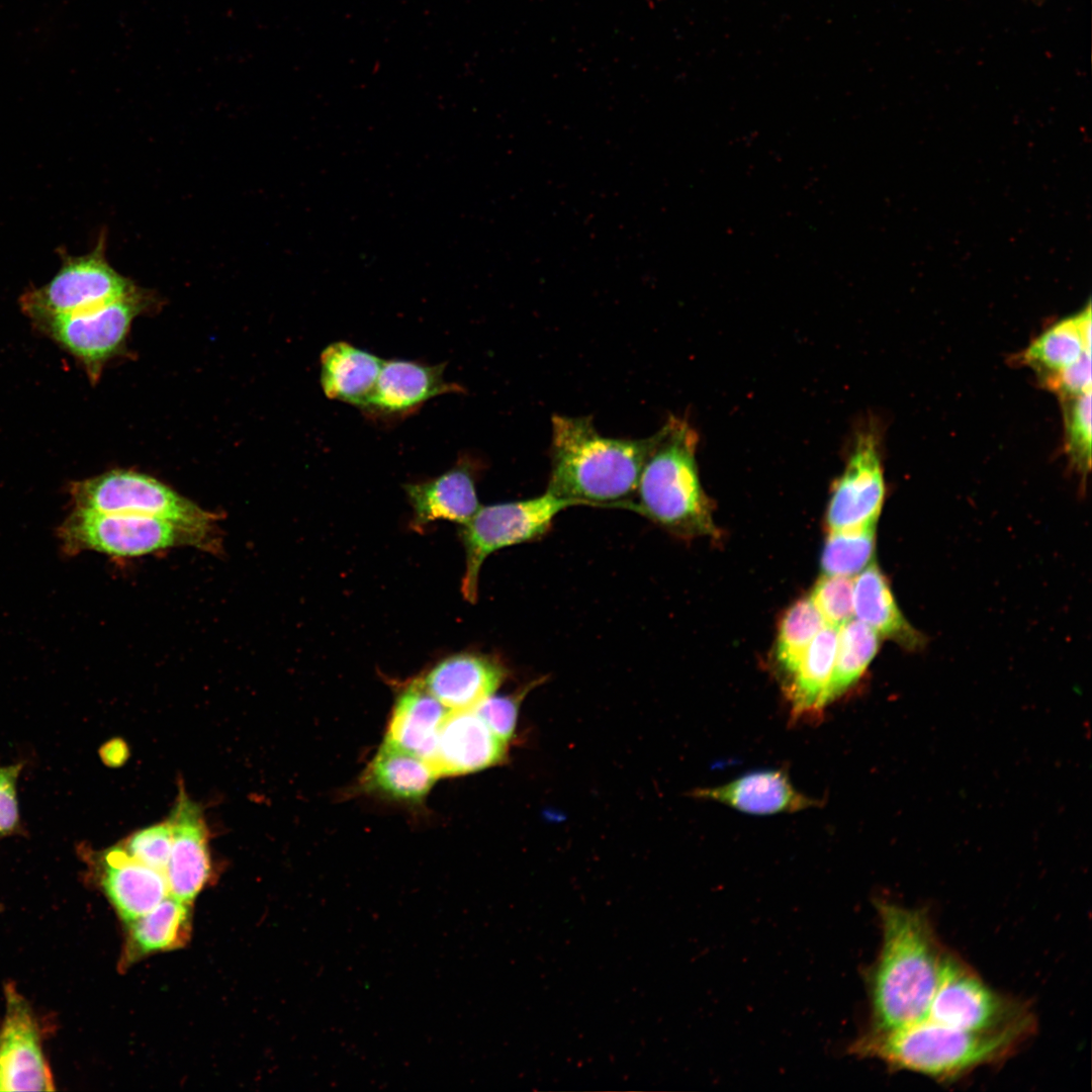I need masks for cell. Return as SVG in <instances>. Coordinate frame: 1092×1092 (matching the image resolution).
Returning <instances> with one entry per match:
<instances>
[{
	"label": "cell",
	"instance_id": "cell-15",
	"mask_svg": "<svg viewBox=\"0 0 1092 1092\" xmlns=\"http://www.w3.org/2000/svg\"><path fill=\"white\" fill-rule=\"evenodd\" d=\"M169 822L172 846L164 871L169 895L191 905L210 876L205 823L200 808L183 792Z\"/></svg>",
	"mask_w": 1092,
	"mask_h": 1092
},
{
	"label": "cell",
	"instance_id": "cell-24",
	"mask_svg": "<svg viewBox=\"0 0 1092 1092\" xmlns=\"http://www.w3.org/2000/svg\"><path fill=\"white\" fill-rule=\"evenodd\" d=\"M1090 304L1037 336L1018 356V362L1032 368L1038 379L1058 373L1091 351Z\"/></svg>",
	"mask_w": 1092,
	"mask_h": 1092
},
{
	"label": "cell",
	"instance_id": "cell-4",
	"mask_svg": "<svg viewBox=\"0 0 1092 1092\" xmlns=\"http://www.w3.org/2000/svg\"><path fill=\"white\" fill-rule=\"evenodd\" d=\"M650 439L635 513L680 538L714 535L711 502L696 460L698 433L688 421L670 416Z\"/></svg>",
	"mask_w": 1092,
	"mask_h": 1092
},
{
	"label": "cell",
	"instance_id": "cell-22",
	"mask_svg": "<svg viewBox=\"0 0 1092 1092\" xmlns=\"http://www.w3.org/2000/svg\"><path fill=\"white\" fill-rule=\"evenodd\" d=\"M383 361L344 341L330 344L321 355V383L326 396L362 408L374 389Z\"/></svg>",
	"mask_w": 1092,
	"mask_h": 1092
},
{
	"label": "cell",
	"instance_id": "cell-32",
	"mask_svg": "<svg viewBox=\"0 0 1092 1092\" xmlns=\"http://www.w3.org/2000/svg\"><path fill=\"white\" fill-rule=\"evenodd\" d=\"M542 681L543 678L535 679L509 695H491L473 710L499 739L509 744L515 736L519 709L523 700Z\"/></svg>",
	"mask_w": 1092,
	"mask_h": 1092
},
{
	"label": "cell",
	"instance_id": "cell-6",
	"mask_svg": "<svg viewBox=\"0 0 1092 1092\" xmlns=\"http://www.w3.org/2000/svg\"><path fill=\"white\" fill-rule=\"evenodd\" d=\"M925 1018L949 1027L995 1033H1034L1036 1018L1029 1005L988 986L959 956L947 950L940 979Z\"/></svg>",
	"mask_w": 1092,
	"mask_h": 1092
},
{
	"label": "cell",
	"instance_id": "cell-21",
	"mask_svg": "<svg viewBox=\"0 0 1092 1092\" xmlns=\"http://www.w3.org/2000/svg\"><path fill=\"white\" fill-rule=\"evenodd\" d=\"M437 779L427 760L384 741L365 769L360 788L391 800L418 803Z\"/></svg>",
	"mask_w": 1092,
	"mask_h": 1092
},
{
	"label": "cell",
	"instance_id": "cell-33",
	"mask_svg": "<svg viewBox=\"0 0 1092 1092\" xmlns=\"http://www.w3.org/2000/svg\"><path fill=\"white\" fill-rule=\"evenodd\" d=\"M172 846V828L168 821L133 833L123 848L140 862L164 873Z\"/></svg>",
	"mask_w": 1092,
	"mask_h": 1092
},
{
	"label": "cell",
	"instance_id": "cell-17",
	"mask_svg": "<svg viewBox=\"0 0 1092 1092\" xmlns=\"http://www.w3.org/2000/svg\"><path fill=\"white\" fill-rule=\"evenodd\" d=\"M499 656L460 652L436 663L422 678L426 689L449 711L474 709L509 677Z\"/></svg>",
	"mask_w": 1092,
	"mask_h": 1092
},
{
	"label": "cell",
	"instance_id": "cell-30",
	"mask_svg": "<svg viewBox=\"0 0 1092 1092\" xmlns=\"http://www.w3.org/2000/svg\"><path fill=\"white\" fill-rule=\"evenodd\" d=\"M1060 399L1066 453L1077 472L1086 476L1091 469V391Z\"/></svg>",
	"mask_w": 1092,
	"mask_h": 1092
},
{
	"label": "cell",
	"instance_id": "cell-9",
	"mask_svg": "<svg viewBox=\"0 0 1092 1092\" xmlns=\"http://www.w3.org/2000/svg\"><path fill=\"white\" fill-rule=\"evenodd\" d=\"M152 299L135 286L127 294L89 311L30 320L78 359L90 380L96 381L104 364L120 351L134 317L150 306Z\"/></svg>",
	"mask_w": 1092,
	"mask_h": 1092
},
{
	"label": "cell",
	"instance_id": "cell-11",
	"mask_svg": "<svg viewBox=\"0 0 1092 1092\" xmlns=\"http://www.w3.org/2000/svg\"><path fill=\"white\" fill-rule=\"evenodd\" d=\"M885 497L881 435L874 421L854 433L826 513L830 531L876 526Z\"/></svg>",
	"mask_w": 1092,
	"mask_h": 1092
},
{
	"label": "cell",
	"instance_id": "cell-34",
	"mask_svg": "<svg viewBox=\"0 0 1092 1092\" xmlns=\"http://www.w3.org/2000/svg\"><path fill=\"white\" fill-rule=\"evenodd\" d=\"M1044 388L1060 398L1091 391V351H1087L1064 370L1039 379Z\"/></svg>",
	"mask_w": 1092,
	"mask_h": 1092
},
{
	"label": "cell",
	"instance_id": "cell-16",
	"mask_svg": "<svg viewBox=\"0 0 1092 1092\" xmlns=\"http://www.w3.org/2000/svg\"><path fill=\"white\" fill-rule=\"evenodd\" d=\"M445 367L444 363L383 361L374 389L361 410L374 418H402L433 397L461 392V386L444 378Z\"/></svg>",
	"mask_w": 1092,
	"mask_h": 1092
},
{
	"label": "cell",
	"instance_id": "cell-28",
	"mask_svg": "<svg viewBox=\"0 0 1092 1092\" xmlns=\"http://www.w3.org/2000/svg\"><path fill=\"white\" fill-rule=\"evenodd\" d=\"M825 623L810 599L796 602L783 617L778 633L776 660L791 676L814 637Z\"/></svg>",
	"mask_w": 1092,
	"mask_h": 1092
},
{
	"label": "cell",
	"instance_id": "cell-35",
	"mask_svg": "<svg viewBox=\"0 0 1092 1092\" xmlns=\"http://www.w3.org/2000/svg\"><path fill=\"white\" fill-rule=\"evenodd\" d=\"M22 763L0 766V839L21 828L16 784Z\"/></svg>",
	"mask_w": 1092,
	"mask_h": 1092
},
{
	"label": "cell",
	"instance_id": "cell-12",
	"mask_svg": "<svg viewBox=\"0 0 1092 1092\" xmlns=\"http://www.w3.org/2000/svg\"><path fill=\"white\" fill-rule=\"evenodd\" d=\"M0 1025V1091H54L38 1022L25 998L8 984Z\"/></svg>",
	"mask_w": 1092,
	"mask_h": 1092
},
{
	"label": "cell",
	"instance_id": "cell-10",
	"mask_svg": "<svg viewBox=\"0 0 1092 1092\" xmlns=\"http://www.w3.org/2000/svg\"><path fill=\"white\" fill-rule=\"evenodd\" d=\"M134 287L106 260L102 235L96 247L86 255L76 257L63 252L57 274L43 286L24 292L19 303L29 318L74 314L107 304Z\"/></svg>",
	"mask_w": 1092,
	"mask_h": 1092
},
{
	"label": "cell",
	"instance_id": "cell-3",
	"mask_svg": "<svg viewBox=\"0 0 1092 1092\" xmlns=\"http://www.w3.org/2000/svg\"><path fill=\"white\" fill-rule=\"evenodd\" d=\"M1033 1034L1018 1029L967 1031L924 1018L899 1028L866 1030L851 1043L849 1052L858 1058L879 1060L894 1070L953 1081L1011 1058Z\"/></svg>",
	"mask_w": 1092,
	"mask_h": 1092
},
{
	"label": "cell",
	"instance_id": "cell-5",
	"mask_svg": "<svg viewBox=\"0 0 1092 1092\" xmlns=\"http://www.w3.org/2000/svg\"><path fill=\"white\" fill-rule=\"evenodd\" d=\"M66 554L95 551L114 558H134L180 547L217 554L218 529L129 514H107L73 509L58 528Z\"/></svg>",
	"mask_w": 1092,
	"mask_h": 1092
},
{
	"label": "cell",
	"instance_id": "cell-26",
	"mask_svg": "<svg viewBox=\"0 0 1092 1092\" xmlns=\"http://www.w3.org/2000/svg\"><path fill=\"white\" fill-rule=\"evenodd\" d=\"M189 906L168 895L148 913L128 923L125 961L131 963L151 952L183 945L190 930Z\"/></svg>",
	"mask_w": 1092,
	"mask_h": 1092
},
{
	"label": "cell",
	"instance_id": "cell-14",
	"mask_svg": "<svg viewBox=\"0 0 1092 1092\" xmlns=\"http://www.w3.org/2000/svg\"><path fill=\"white\" fill-rule=\"evenodd\" d=\"M508 744L473 710L449 711L430 764L439 777L479 771L507 759Z\"/></svg>",
	"mask_w": 1092,
	"mask_h": 1092
},
{
	"label": "cell",
	"instance_id": "cell-13",
	"mask_svg": "<svg viewBox=\"0 0 1092 1092\" xmlns=\"http://www.w3.org/2000/svg\"><path fill=\"white\" fill-rule=\"evenodd\" d=\"M99 888L120 919L128 924L145 915L169 895L164 873L114 846L88 855Z\"/></svg>",
	"mask_w": 1092,
	"mask_h": 1092
},
{
	"label": "cell",
	"instance_id": "cell-27",
	"mask_svg": "<svg viewBox=\"0 0 1092 1092\" xmlns=\"http://www.w3.org/2000/svg\"><path fill=\"white\" fill-rule=\"evenodd\" d=\"M879 645L880 636L856 619H851L838 630L834 665L823 699L824 708L861 677L877 654Z\"/></svg>",
	"mask_w": 1092,
	"mask_h": 1092
},
{
	"label": "cell",
	"instance_id": "cell-1",
	"mask_svg": "<svg viewBox=\"0 0 1092 1092\" xmlns=\"http://www.w3.org/2000/svg\"><path fill=\"white\" fill-rule=\"evenodd\" d=\"M882 930L879 953L867 971L869 1031L924 1019L936 991L947 949L925 909L876 902Z\"/></svg>",
	"mask_w": 1092,
	"mask_h": 1092
},
{
	"label": "cell",
	"instance_id": "cell-19",
	"mask_svg": "<svg viewBox=\"0 0 1092 1092\" xmlns=\"http://www.w3.org/2000/svg\"><path fill=\"white\" fill-rule=\"evenodd\" d=\"M693 796L753 815L795 813L819 805L799 792L784 769L749 772L721 786L697 789Z\"/></svg>",
	"mask_w": 1092,
	"mask_h": 1092
},
{
	"label": "cell",
	"instance_id": "cell-18",
	"mask_svg": "<svg viewBox=\"0 0 1092 1092\" xmlns=\"http://www.w3.org/2000/svg\"><path fill=\"white\" fill-rule=\"evenodd\" d=\"M477 462L461 456L443 474L404 485L413 509L410 526L419 532L436 521L466 524L480 508L476 492Z\"/></svg>",
	"mask_w": 1092,
	"mask_h": 1092
},
{
	"label": "cell",
	"instance_id": "cell-8",
	"mask_svg": "<svg viewBox=\"0 0 1092 1092\" xmlns=\"http://www.w3.org/2000/svg\"><path fill=\"white\" fill-rule=\"evenodd\" d=\"M69 492L78 510L153 517L212 530L218 529L220 520L218 514L133 470L115 469L75 481Z\"/></svg>",
	"mask_w": 1092,
	"mask_h": 1092
},
{
	"label": "cell",
	"instance_id": "cell-31",
	"mask_svg": "<svg viewBox=\"0 0 1092 1092\" xmlns=\"http://www.w3.org/2000/svg\"><path fill=\"white\" fill-rule=\"evenodd\" d=\"M810 600L825 625L840 629L853 619V579L824 574L813 588Z\"/></svg>",
	"mask_w": 1092,
	"mask_h": 1092
},
{
	"label": "cell",
	"instance_id": "cell-20",
	"mask_svg": "<svg viewBox=\"0 0 1092 1092\" xmlns=\"http://www.w3.org/2000/svg\"><path fill=\"white\" fill-rule=\"evenodd\" d=\"M448 712L422 678L414 679L396 698L384 741L430 763Z\"/></svg>",
	"mask_w": 1092,
	"mask_h": 1092
},
{
	"label": "cell",
	"instance_id": "cell-23",
	"mask_svg": "<svg viewBox=\"0 0 1092 1092\" xmlns=\"http://www.w3.org/2000/svg\"><path fill=\"white\" fill-rule=\"evenodd\" d=\"M853 615L879 636L915 649L922 646V636L904 618L886 577L875 563L853 580Z\"/></svg>",
	"mask_w": 1092,
	"mask_h": 1092
},
{
	"label": "cell",
	"instance_id": "cell-25",
	"mask_svg": "<svg viewBox=\"0 0 1092 1092\" xmlns=\"http://www.w3.org/2000/svg\"><path fill=\"white\" fill-rule=\"evenodd\" d=\"M838 630L825 625L790 676L787 696L795 718L820 713L824 709L823 699L834 665Z\"/></svg>",
	"mask_w": 1092,
	"mask_h": 1092
},
{
	"label": "cell",
	"instance_id": "cell-7",
	"mask_svg": "<svg viewBox=\"0 0 1092 1092\" xmlns=\"http://www.w3.org/2000/svg\"><path fill=\"white\" fill-rule=\"evenodd\" d=\"M578 502L548 491L529 499L480 507L459 530L465 551L461 582L463 598L471 604L478 597V577L484 560L493 552L542 538L563 510Z\"/></svg>",
	"mask_w": 1092,
	"mask_h": 1092
},
{
	"label": "cell",
	"instance_id": "cell-2",
	"mask_svg": "<svg viewBox=\"0 0 1092 1092\" xmlns=\"http://www.w3.org/2000/svg\"><path fill=\"white\" fill-rule=\"evenodd\" d=\"M548 492L582 506L635 512L631 498L651 439L600 435L590 417L555 415L551 420Z\"/></svg>",
	"mask_w": 1092,
	"mask_h": 1092
},
{
	"label": "cell",
	"instance_id": "cell-29",
	"mask_svg": "<svg viewBox=\"0 0 1092 1092\" xmlns=\"http://www.w3.org/2000/svg\"><path fill=\"white\" fill-rule=\"evenodd\" d=\"M875 528L830 531L821 557L824 574L851 577L863 570L874 553Z\"/></svg>",
	"mask_w": 1092,
	"mask_h": 1092
}]
</instances>
